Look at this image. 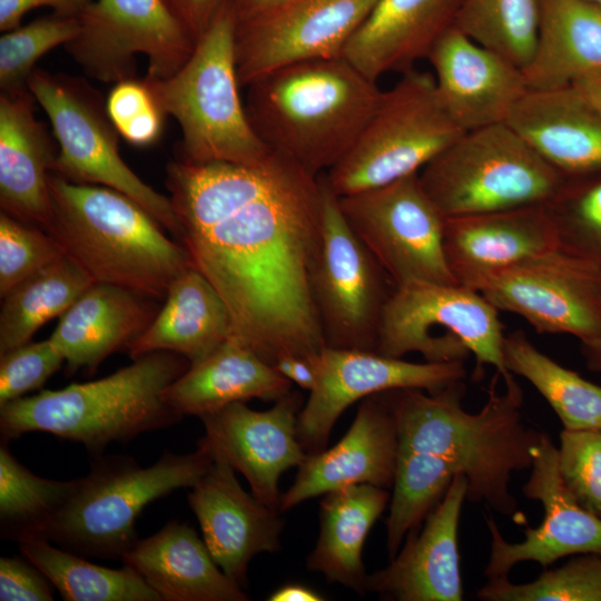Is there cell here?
I'll list each match as a JSON object with an SVG mask.
<instances>
[{
	"label": "cell",
	"mask_w": 601,
	"mask_h": 601,
	"mask_svg": "<svg viewBox=\"0 0 601 601\" xmlns=\"http://www.w3.org/2000/svg\"><path fill=\"white\" fill-rule=\"evenodd\" d=\"M193 266L228 307L231 337L270 365L326 346L311 275L322 230V181L274 151L257 165L166 167Z\"/></svg>",
	"instance_id": "1"
},
{
	"label": "cell",
	"mask_w": 601,
	"mask_h": 601,
	"mask_svg": "<svg viewBox=\"0 0 601 601\" xmlns=\"http://www.w3.org/2000/svg\"><path fill=\"white\" fill-rule=\"evenodd\" d=\"M464 380L430 394L420 388L377 393L397 431L398 452H420L453 463L467 479L466 501L484 503L503 516L518 515L511 474L532 465L543 432L524 424V394L514 375L495 371L477 413L463 408Z\"/></svg>",
	"instance_id": "2"
},
{
	"label": "cell",
	"mask_w": 601,
	"mask_h": 601,
	"mask_svg": "<svg viewBox=\"0 0 601 601\" xmlns=\"http://www.w3.org/2000/svg\"><path fill=\"white\" fill-rule=\"evenodd\" d=\"M246 88L258 137L316 177L348 152L382 93L343 56L286 66Z\"/></svg>",
	"instance_id": "3"
},
{
	"label": "cell",
	"mask_w": 601,
	"mask_h": 601,
	"mask_svg": "<svg viewBox=\"0 0 601 601\" xmlns=\"http://www.w3.org/2000/svg\"><path fill=\"white\" fill-rule=\"evenodd\" d=\"M51 218L46 229L65 256L93 283L166 298L193 266L184 247L138 203L112 188L71 183L50 173Z\"/></svg>",
	"instance_id": "4"
},
{
	"label": "cell",
	"mask_w": 601,
	"mask_h": 601,
	"mask_svg": "<svg viewBox=\"0 0 601 601\" xmlns=\"http://www.w3.org/2000/svg\"><path fill=\"white\" fill-rule=\"evenodd\" d=\"M189 366L179 354L151 352L100 380L18 398L0 406L1 440L46 432L82 444L91 456L102 454L112 442L180 421L164 391Z\"/></svg>",
	"instance_id": "5"
},
{
	"label": "cell",
	"mask_w": 601,
	"mask_h": 601,
	"mask_svg": "<svg viewBox=\"0 0 601 601\" xmlns=\"http://www.w3.org/2000/svg\"><path fill=\"white\" fill-rule=\"evenodd\" d=\"M235 24L233 1L178 71L142 78L160 110L180 127L177 161L257 165L273 152L254 130L239 95Z\"/></svg>",
	"instance_id": "6"
},
{
	"label": "cell",
	"mask_w": 601,
	"mask_h": 601,
	"mask_svg": "<svg viewBox=\"0 0 601 601\" xmlns=\"http://www.w3.org/2000/svg\"><path fill=\"white\" fill-rule=\"evenodd\" d=\"M214 459L197 443L187 454L164 451L142 467L128 455L92 456L89 473L57 515L47 540L96 559H119L138 541L136 521L151 502L194 486Z\"/></svg>",
	"instance_id": "7"
},
{
	"label": "cell",
	"mask_w": 601,
	"mask_h": 601,
	"mask_svg": "<svg viewBox=\"0 0 601 601\" xmlns=\"http://www.w3.org/2000/svg\"><path fill=\"white\" fill-rule=\"evenodd\" d=\"M444 218L545 205L565 181L506 122L464 131L418 173Z\"/></svg>",
	"instance_id": "8"
},
{
	"label": "cell",
	"mask_w": 601,
	"mask_h": 601,
	"mask_svg": "<svg viewBox=\"0 0 601 601\" xmlns=\"http://www.w3.org/2000/svg\"><path fill=\"white\" fill-rule=\"evenodd\" d=\"M464 131L445 109L434 76L414 68L382 91L348 152L327 174L338 196L378 188L420 170Z\"/></svg>",
	"instance_id": "9"
},
{
	"label": "cell",
	"mask_w": 601,
	"mask_h": 601,
	"mask_svg": "<svg viewBox=\"0 0 601 601\" xmlns=\"http://www.w3.org/2000/svg\"><path fill=\"white\" fill-rule=\"evenodd\" d=\"M503 325L499 311L477 290L465 285L410 282L394 287L383 311L376 352L402 358L417 352L425 362L465 361L475 357L474 377L484 365L502 378Z\"/></svg>",
	"instance_id": "10"
},
{
	"label": "cell",
	"mask_w": 601,
	"mask_h": 601,
	"mask_svg": "<svg viewBox=\"0 0 601 601\" xmlns=\"http://www.w3.org/2000/svg\"><path fill=\"white\" fill-rule=\"evenodd\" d=\"M28 89L48 116L58 144L51 173L127 195L180 240L181 228L169 197L141 180L121 158L120 136L99 90L82 77L40 68L32 71Z\"/></svg>",
	"instance_id": "11"
},
{
	"label": "cell",
	"mask_w": 601,
	"mask_h": 601,
	"mask_svg": "<svg viewBox=\"0 0 601 601\" xmlns=\"http://www.w3.org/2000/svg\"><path fill=\"white\" fill-rule=\"evenodd\" d=\"M322 230L311 288L325 344L376 352L384 307L394 285L344 218L325 174Z\"/></svg>",
	"instance_id": "12"
},
{
	"label": "cell",
	"mask_w": 601,
	"mask_h": 601,
	"mask_svg": "<svg viewBox=\"0 0 601 601\" xmlns=\"http://www.w3.org/2000/svg\"><path fill=\"white\" fill-rule=\"evenodd\" d=\"M338 203L348 226L394 287L410 282L457 283L445 258L444 217L423 190L418 174L338 197Z\"/></svg>",
	"instance_id": "13"
},
{
	"label": "cell",
	"mask_w": 601,
	"mask_h": 601,
	"mask_svg": "<svg viewBox=\"0 0 601 601\" xmlns=\"http://www.w3.org/2000/svg\"><path fill=\"white\" fill-rule=\"evenodd\" d=\"M79 23L63 48L87 76L104 82L136 78L138 53L148 58L146 76L167 78L196 46L162 0H92Z\"/></svg>",
	"instance_id": "14"
},
{
	"label": "cell",
	"mask_w": 601,
	"mask_h": 601,
	"mask_svg": "<svg viewBox=\"0 0 601 601\" xmlns=\"http://www.w3.org/2000/svg\"><path fill=\"white\" fill-rule=\"evenodd\" d=\"M476 290L538 333L580 343L601 336V272L559 247L492 274Z\"/></svg>",
	"instance_id": "15"
},
{
	"label": "cell",
	"mask_w": 601,
	"mask_h": 601,
	"mask_svg": "<svg viewBox=\"0 0 601 601\" xmlns=\"http://www.w3.org/2000/svg\"><path fill=\"white\" fill-rule=\"evenodd\" d=\"M376 0H290L236 19L240 87L294 63L343 56Z\"/></svg>",
	"instance_id": "16"
},
{
	"label": "cell",
	"mask_w": 601,
	"mask_h": 601,
	"mask_svg": "<svg viewBox=\"0 0 601 601\" xmlns=\"http://www.w3.org/2000/svg\"><path fill=\"white\" fill-rule=\"evenodd\" d=\"M317 383L297 421V437L307 454L326 449L341 414L356 401L394 388L437 393L466 377L463 361L412 363L373 351L325 346L315 357Z\"/></svg>",
	"instance_id": "17"
},
{
	"label": "cell",
	"mask_w": 601,
	"mask_h": 601,
	"mask_svg": "<svg viewBox=\"0 0 601 601\" xmlns=\"http://www.w3.org/2000/svg\"><path fill=\"white\" fill-rule=\"evenodd\" d=\"M303 405V395L295 390L266 411L252 410L245 402L229 404L199 417L205 435L197 443L240 472L257 500L279 511L280 475L307 456L297 437Z\"/></svg>",
	"instance_id": "18"
},
{
	"label": "cell",
	"mask_w": 601,
	"mask_h": 601,
	"mask_svg": "<svg viewBox=\"0 0 601 601\" xmlns=\"http://www.w3.org/2000/svg\"><path fill=\"white\" fill-rule=\"evenodd\" d=\"M530 470L522 493L529 500L541 502L543 521L538 528L526 524L524 540L512 543L503 538L492 514H485L491 534L484 570L489 579L509 575L521 562H536L546 569L569 555L601 554V519L583 509L564 486L558 467V447L546 433H542L532 449Z\"/></svg>",
	"instance_id": "19"
},
{
	"label": "cell",
	"mask_w": 601,
	"mask_h": 601,
	"mask_svg": "<svg viewBox=\"0 0 601 601\" xmlns=\"http://www.w3.org/2000/svg\"><path fill=\"white\" fill-rule=\"evenodd\" d=\"M235 472L225 460L214 459L187 499L215 562L242 585L255 555L279 550L284 521L279 511L247 493Z\"/></svg>",
	"instance_id": "20"
},
{
	"label": "cell",
	"mask_w": 601,
	"mask_h": 601,
	"mask_svg": "<svg viewBox=\"0 0 601 601\" xmlns=\"http://www.w3.org/2000/svg\"><path fill=\"white\" fill-rule=\"evenodd\" d=\"M466 491L465 474L456 473L422 529L407 533L387 566L367 574L366 590L386 600H463L457 530Z\"/></svg>",
	"instance_id": "21"
},
{
	"label": "cell",
	"mask_w": 601,
	"mask_h": 601,
	"mask_svg": "<svg viewBox=\"0 0 601 601\" xmlns=\"http://www.w3.org/2000/svg\"><path fill=\"white\" fill-rule=\"evenodd\" d=\"M427 59L439 96L463 130L505 122L529 90L521 68L451 27Z\"/></svg>",
	"instance_id": "22"
},
{
	"label": "cell",
	"mask_w": 601,
	"mask_h": 601,
	"mask_svg": "<svg viewBox=\"0 0 601 601\" xmlns=\"http://www.w3.org/2000/svg\"><path fill=\"white\" fill-rule=\"evenodd\" d=\"M398 456L394 418L377 394L362 400L346 434L328 450L307 454L279 512L331 491L357 484L391 489Z\"/></svg>",
	"instance_id": "23"
},
{
	"label": "cell",
	"mask_w": 601,
	"mask_h": 601,
	"mask_svg": "<svg viewBox=\"0 0 601 601\" xmlns=\"http://www.w3.org/2000/svg\"><path fill=\"white\" fill-rule=\"evenodd\" d=\"M443 247L456 282L476 290L492 274L559 246L540 205L444 218Z\"/></svg>",
	"instance_id": "24"
},
{
	"label": "cell",
	"mask_w": 601,
	"mask_h": 601,
	"mask_svg": "<svg viewBox=\"0 0 601 601\" xmlns=\"http://www.w3.org/2000/svg\"><path fill=\"white\" fill-rule=\"evenodd\" d=\"M29 89L0 93V207L41 229L51 218L49 175L58 150L53 132L35 115Z\"/></svg>",
	"instance_id": "25"
},
{
	"label": "cell",
	"mask_w": 601,
	"mask_h": 601,
	"mask_svg": "<svg viewBox=\"0 0 601 601\" xmlns=\"http://www.w3.org/2000/svg\"><path fill=\"white\" fill-rule=\"evenodd\" d=\"M505 122L565 178L601 173V108L575 87L528 90Z\"/></svg>",
	"instance_id": "26"
},
{
	"label": "cell",
	"mask_w": 601,
	"mask_h": 601,
	"mask_svg": "<svg viewBox=\"0 0 601 601\" xmlns=\"http://www.w3.org/2000/svg\"><path fill=\"white\" fill-rule=\"evenodd\" d=\"M461 1L376 0L343 57L376 82L387 72L412 69L454 26Z\"/></svg>",
	"instance_id": "27"
},
{
	"label": "cell",
	"mask_w": 601,
	"mask_h": 601,
	"mask_svg": "<svg viewBox=\"0 0 601 601\" xmlns=\"http://www.w3.org/2000/svg\"><path fill=\"white\" fill-rule=\"evenodd\" d=\"M140 294L93 283L61 316L49 337L66 362V373L88 375L112 353L127 347L158 313Z\"/></svg>",
	"instance_id": "28"
},
{
	"label": "cell",
	"mask_w": 601,
	"mask_h": 601,
	"mask_svg": "<svg viewBox=\"0 0 601 601\" xmlns=\"http://www.w3.org/2000/svg\"><path fill=\"white\" fill-rule=\"evenodd\" d=\"M120 561L139 573L160 601L249 600L187 522L173 520L151 536L138 539Z\"/></svg>",
	"instance_id": "29"
},
{
	"label": "cell",
	"mask_w": 601,
	"mask_h": 601,
	"mask_svg": "<svg viewBox=\"0 0 601 601\" xmlns=\"http://www.w3.org/2000/svg\"><path fill=\"white\" fill-rule=\"evenodd\" d=\"M293 383L246 344L229 337L165 391L164 398L180 417H198L229 404L259 398L276 402Z\"/></svg>",
	"instance_id": "30"
},
{
	"label": "cell",
	"mask_w": 601,
	"mask_h": 601,
	"mask_svg": "<svg viewBox=\"0 0 601 601\" xmlns=\"http://www.w3.org/2000/svg\"><path fill=\"white\" fill-rule=\"evenodd\" d=\"M164 307L127 347L130 357L167 351L194 364L231 337V317L225 302L195 267L171 285Z\"/></svg>",
	"instance_id": "31"
},
{
	"label": "cell",
	"mask_w": 601,
	"mask_h": 601,
	"mask_svg": "<svg viewBox=\"0 0 601 601\" xmlns=\"http://www.w3.org/2000/svg\"><path fill=\"white\" fill-rule=\"evenodd\" d=\"M529 90L573 86L601 71V7L583 0H540L536 43L522 69Z\"/></svg>",
	"instance_id": "32"
},
{
	"label": "cell",
	"mask_w": 601,
	"mask_h": 601,
	"mask_svg": "<svg viewBox=\"0 0 601 601\" xmlns=\"http://www.w3.org/2000/svg\"><path fill=\"white\" fill-rule=\"evenodd\" d=\"M388 501L387 489L372 484L351 485L323 494L318 539L306 560L308 571L364 595L367 573L363 546Z\"/></svg>",
	"instance_id": "33"
},
{
	"label": "cell",
	"mask_w": 601,
	"mask_h": 601,
	"mask_svg": "<svg viewBox=\"0 0 601 601\" xmlns=\"http://www.w3.org/2000/svg\"><path fill=\"white\" fill-rule=\"evenodd\" d=\"M92 284L63 256L17 285L2 298L0 355L31 342L45 323L60 317Z\"/></svg>",
	"instance_id": "34"
},
{
	"label": "cell",
	"mask_w": 601,
	"mask_h": 601,
	"mask_svg": "<svg viewBox=\"0 0 601 601\" xmlns=\"http://www.w3.org/2000/svg\"><path fill=\"white\" fill-rule=\"evenodd\" d=\"M504 363L549 403L564 430H601V386L540 352L522 331L504 337Z\"/></svg>",
	"instance_id": "35"
},
{
	"label": "cell",
	"mask_w": 601,
	"mask_h": 601,
	"mask_svg": "<svg viewBox=\"0 0 601 601\" xmlns=\"http://www.w3.org/2000/svg\"><path fill=\"white\" fill-rule=\"evenodd\" d=\"M23 558L36 565L67 601H160L129 565L110 569L57 548L46 539L19 543Z\"/></svg>",
	"instance_id": "36"
},
{
	"label": "cell",
	"mask_w": 601,
	"mask_h": 601,
	"mask_svg": "<svg viewBox=\"0 0 601 601\" xmlns=\"http://www.w3.org/2000/svg\"><path fill=\"white\" fill-rule=\"evenodd\" d=\"M80 477L70 481L36 475L0 443V534L18 544L46 539L57 515L75 494Z\"/></svg>",
	"instance_id": "37"
},
{
	"label": "cell",
	"mask_w": 601,
	"mask_h": 601,
	"mask_svg": "<svg viewBox=\"0 0 601 601\" xmlns=\"http://www.w3.org/2000/svg\"><path fill=\"white\" fill-rule=\"evenodd\" d=\"M460 473L450 461L430 453L398 452L390 513L385 521L391 561L407 533L420 529Z\"/></svg>",
	"instance_id": "38"
},
{
	"label": "cell",
	"mask_w": 601,
	"mask_h": 601,
	"mask_svg": "<svg viewBox=\"0 0 601 601\" xmlns=\"http://www.w3.org/2000/svg\"><path fill=\"white\" fill-rule=\"evenodd\" d=\"M540 0H462L454 27L523 69L538 38Z\"/></svg>",
	"instance_id": "39"
},
{
	"label": "cell",
	"mask_w": 601,
	"mask_h": 601,
	"mask_svg": "<svg viewBox=\"0 0 601 601\" xmlns=\"http://www.w3.org/2000/svg\"><path fill=\"white\" fill-rule=\"evenodd\" d=\"M544 207L559 248L601 272V173L566 178Z\"/></svg>",
	"instance_id": "40"
},
{
	"label": "cell",
	"mask_w": 601,
	"mask_h": 601,
	"mask_svg": "<svg viewBox=\"0 0 601 601\" xmlns=\"http://www.w3.org/2000/svg\"><path fill=\"white\" fill-rule=\"evenodd\" d=\"M484 601H601V554L584 553L556 569H543L532 582L491 578L477 590Z\"/></svg>",
	"instance_id": "41"
},
{
	"label": "cell",
	"mask_w": 601,
	"mask_h": 601,
	"mask_svg": "<svg viewBox=\"0 0 601 601\" xmlns=\"http://www.w3.org/2000/svg\"><path fill=\"white\" fill-rule=\"evenodd\" d=\"M79 29V19L52 12L6 31L0 38L1 92L28 89L37 61L53 48L71 41Z\"/></svg>",
	"instance_id": "42"
},
{
	"label": "cell",
	"mask_w": 601,
	"mask_h": 601,
	"mask_svg": "<svg viewBox=\"0 0 601 601\" xmlns=\"http://www.w3.org/2000/svg\"><path fill=\"white\" fill-rule=\"evenodd\" d=\"M65 254L45 229L0 213V297Z\"/></svg>",
	"instance_id": "43"
},
{
	"label": "cell",
	"mask_w": 601,
	"mask_h": 601,
	"mask_svg": "<svg viewBox=\"0 0 601 601\" xmlns=\"http://www.w3.org/2000/svg\"><path fill=\"white\" fill-rule=\"evenodd\" d=\"M562 482L575 501L601 519V430H562L558 446Z\"/></svg>",
	"instance_id": "44"
},
{
	"label": "cell",
	"mask_w": 601,
	"mask_h": 601,
	"mask_svg": "<svg viewBox=\"0 0 601 601\" xmlns=\"http://www.w3.org/2000/svg\"><path fill=\"white\" fill-rule=\"evenodd\" d=\"M106 108L119 136L127 142L147 147L159 139L166 115L144 79L131 78L114 83Z\"/></svg>",
	"instance_id": "45"
},
{
	"label": "cell",
	"mask_w": 601,
	"mask_h": 601,
	"mask_svg": "<svg viewBox=\"0 0 601 601\" xmlns=\"http://www.w3.org/2000/svg\"><path fill=\"white\" fill-rule=\"evenodd\" d=\"M63 362L49 338L29 342L0 355V406L41 388Z\"/></svg>",
	"instance_id": "46"
},
{
	"label": "cell",
	"mask_w": 601,
	"mask_h": 601,
	"mask_svg": "<svg viewBox=\"0 0 601 601\" xmlns=\"http://www.w3.org/2000/svg\"><path fill=\"white\" fill-rule=\"evenodd\" d=\"M56 588L26 558H0L1 601H52Z\"/></svg>",
	"instance_id": "47"
},
{
	"label": "cell",
	"mask_w": 601,
	"mask_h": 601,
	"mask_svg": "<svg viewBox=\"0 0 601 601\" xmlns=\"http://www.w3.org/2000/svg\"><path fill=\"white\" fill-rule=\"evenodd\" d=\"M170 13L196 43L219 13L234 0H162Z\"/></svg>",
	"instance_id": "48"
},
{
	"label": "cell",
	"mask_w": 601,
	"mask_h": 601,
	"mask_svg": "<svg viewBox=\"0 0 601 601\" xmlns=\"http://www.w3.org/2000/svg\"><path fill=\"white\" fill-rule=\"evenodd\" d=\"M92 0H0V30L6 32L20 26L23 16L37 8H51L62 17L77 18Z\"/></svg>",
	"instance_id": "49"
},
{
	"label": "cell",
	"mask_w": 601,
	"mask_h": 601,
	"mask_svg": "<svg viewBox=\"0 0 601 601\" xmlns=\"http://www.w3.org/2000/svg\"><path fill=\"white\" fill-rule=\"evenodd\" d=\"M317 355L305 357L295 354H284L278 356L272 365L285 378L295 383L300 388L312 392L317 383L315 365V357Z\"/></svg>",
	"instance_id": "50"
},
{
	"label": "cell",
	"mask_w": 601,
	"mask_h": 601,
	"mask_svg": "<svg viewBox=\"0 0 601 601\" xmlns=\"http://www.w3.org/2000/svg\"><path fill=\"white\" fill-rule=\"evenodd\" d=\"M268 601H322L325 597L302 583H286L274 590Z\"/></svg>",
	"instance_id": "51"
},
{
	"label": "cell",
	"mask_w": 601,
	"mask_h": 601,
	"mask_svg": "<svg viewBox=\"0 0 601 601\" xmlns=\"http://www.w3.org/2000/svg\"><path fill=\"white\" fill-rule=\"evenodd\" d=\"M290 0H234L236 19H243Z\"/></svg>",
	"instance_id": "52"
},
{
	"label": "cell",
	"mask_w": 601,
	"mask_h": 601,
	"mask_svg": "<svg viewBox=\"0 0 601 601\" xmlns=\"http://www.w3.org/2000/svg\"><path fill=\"white\" fill-rule=\"evenodd\" d=\"M580 352L587 368L601 374V336L590 342L580 343Z\"/></svg>",
	"instance_id": "53"
},
{
	"label": "cell",
	"mask_w": 601,
	"mask_h": 601,
	"mask_svg": "<svg viewBox=\"0 0 601 601\" xmlns=\"http://www.w3.org/2000/svg\"><path fill=\"white\" fill-rule=\"evenodd\" d=\"M573 87L601 108V71L580 79Z\"/></svg>",
	"instance_id": "54"
},
{
	"label": "cell",
	"mask_w": 601,
	"mask_h": 601,
	"mask_svg": "<svg viewBox=\"0 0 601 601\" xmlns=\"http://www.w3.org/2000/svg\"><path fill=\"white\" fill-rule=\"evenodd\" d=\"M583 1L591 2L601 7V0H583Z\"/></svg>",
	"instance_id": "55"
}]
</instances>
